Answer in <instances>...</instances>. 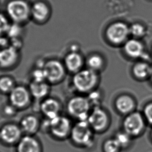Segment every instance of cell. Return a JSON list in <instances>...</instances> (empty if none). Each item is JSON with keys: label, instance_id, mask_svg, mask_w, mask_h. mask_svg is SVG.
<instances>
[{"label": "cell", "instance_id": "obj_13", "mask_svg": "<svg viewBox=\"0 0 152 152\" xmlns=\"http://www.w3.org/2000/svg\"><path fill=\"white\" fill-rule=\"evenodd\" d=\"M61 104L54 97L48 96L42 101L39 105V112L45 118L51 119L61 115Z\"/></svg>", "mask_w": 152, "mask_h": 152}, {"label": "cell", "instance_id": "obj_15", "mask_svg": "<svg viewBox=\"0 0 152 152\" xmlns=\"http://www.w3.org/2000/svg\"><path fill=\"white\" fill-rule=\"evenodd\" d=\"M16 146V152H43L42 144L34 135H23Z\"/></svg>", "mask_w": 152, "mask_h": 152}, {"label": "cell", "instance_id": "obj_12", "mask_svg": "<svg viewBox=\"0 0 152 152\" xmlns=\"http://www.w3.org/2000/svg\"><path fill=\"white\" fill-rule=\"evenodd\" d=\"M20 51L12 46L0 49V68L12 69L18 64L20 61Z\"/></svg>", "mask_w": 152, "mask_h": 152}, {"label": "cell", "instance_id": "obj_5", "mask_svg": "<svg viewBox=\"0 0 152 152\" xmlns=\"http://www.w3.org/2000/svg\"><path fill=\"white\" fill-rule=\"evenodd\" d=\"M93 131L87 121H78L72 126L69 137L77 145L90 147L94 139Z\"/></svg>", "mask_w": 152, "mask_h": 152}, {"label": "cell", "instance_id": "obj_26", "mask_svg": "<svg viewBox=\"0 0 152 152\" xmlns=\"http://www.w3.org/2000/svg\"><path fill=\"white\" fill-rule=\"evenodd\" d=\"M103 61L102 58L97 55L92 56L88 61V64L90 67V69L94 71L101 68L103 65Z\"/></svg>", "mask_w": 152, "mask_h": 152}, {"label": "cell", "instance_id": "obj_20", "mask_svg": "<svg viewBox=\"0 0 152 152\" xmlns=\"http://www.w3.org/2000/svg\"><path fill=\"white\" fill-rule=\"evenodd\" d=\"M124 48L127 54L131 57L137 58L143 55V45L136 39H131L127 41Z\"/></svg>", "mask_w": 152, "mask_h": 152}, {"label": "cell", "instance_id": "obj_32", "mask_svg": "<svg viewBox=\"0 0 152 152\" xmlns=\"http://www.w3.org/2000/svg\"><path fill=\"white\" fill-rule=\"evenodd\" d=\"M10 39L7 36H0V48L4 49L10 46Z\"/></svg>", "mask_w": 152, "mask_h": 152}, {"label": "cell", "instance_id": "obj_22", "mask_svg": "<svg viewBox=\"0 0 152 152\" xmlns=\"http://www.w3.org/2000/svg\"><path fill=\"white\" fill-rule=\"evenodd\" d=\"M16 86L15 80L12 77L4 76L0 77V93L9 95Z\"/></svg>", "mask_w": 152, "mask_h": 152}, {"label": "cell", "instance_id": "obj_31", "mask_svg": "<svg viewBox=\"0 0 152 152\" xmlns=\"http://www.w3.org/2000/svg\"><path fill=\"white\" fill-rule=\"evenodd\" d=\"M143 116L145 121L152 125V102L147 104L144 108Z\"/></svg>", "mask_w": 152, "mask_h": 152}, {"label": "cell", "instance_id": "obj_2", "mask_svg": "<svg viewBox=\"0 0 152 152\" xmlns=\"http://www.w3.org/2000/svg\"><path fill=\"white\" fill-rule=\"evenodd\" d=\"M31 4L26 0H10L5 14L12 23L23 25L31 19Z\"/></svg>", "mask_w": 152, "mask_h": 152}, {"label": "cell", "instance_id": "obj_8", "mask_svg": "<svg viewBox=\"0 0 152 152\" xmlns=\"http://www.w3.org/2000/svg\"><path fill=\"white\" fill-rule=\"evenodd\" d=\"M145 119L143 115L134 112L127 115L123 121L124 132L131 137L139 135L143 132L145 126Z\"/></svg>", "mask_w": 152, "mask_h": 152}, {"label": "cell", "instance_id": "obj_28", "mask_svg": "<svg viewBox=\"0 0 152 152\" xmlns=\"http://www.w3.org/2000/svg\"><path fill=\"white\" fill-rule=\"evenodd\" d=\"M115 138L118 142L121 148H123L126 147L129 145L130 142L131 137L124 131L117 133Z\"/></svg>", "mask_w": 152, "mask_h": 152}, {"label": "cell", "instance_id": "obj_24", "mask_svg": "<svg viewBox=\"0 0 152 152\" xmlns=\"http://www.w3.org/2000/svg\"><path fill=\"white\" fill-rule=\"evenodd\" d=\"M122 148L115 137L106 141L103 144L104 152H119Z\"/></svg>", "mask_w": 152, "mask_h": 152}, {"label": "cell", "instance_id": "obj_21", "mask_svg": "<svg viewBox=\"0 0 152 152\" xmlns=\"http://www.w3.org/2000/svg\"><path fill=\"white\" fill-rule=\"evenodd\" d=\"M152 68L145 63H138L133 67V72L135 77L140 79H144L151 76Z\"/></svg>", "mask_w": 152, "mask_h": 152}, {"label": "cell", "instance_id": "obj_9", "mask_svg": "<svg viewBox=\"0 0 152 152\" xmlns=\"http://www.w3.org/2000/svg\"><path fill=\"white\" fill-rule=\"evenodd\" d=\"M23 134L19 125L7 123L0 128V142L6 145H16Z\"/></svg>", "mask_w": 152, "mask_h": 152}, {"label": "cell", "instance_id": "obj_17", "mask_svg": "<svg viewBox=\"0 0 152 152\" xmlns=\"http://www.w3.org/2000/svg\"><path fill=\"white\" fill-rule=\"evenodd\" d=\"M19 125L25 135H34L41 129V123L38 117L29 114L21 119Z\"/></svg>", "mask_w": 152, "mask_h": 152}, {"label": "cell", "instance_id": "obj_10", "mask_svg": "<svg viewBox=\"0 0 152 152\" xmlns=\"http://www.w3.org/2000/svg\"><path fill=\"white\" fill-rule=\"evenodd\" d=\"M87 121L93 131L101 132L107 127L109 118L105 110L99 106H95L90 113Z\"/></svg>", "mask_w": 152, "mask_h": 152}, {"label": "cell", "instance_id": "obj_23", "mask_svg": "<svg viewBox=\"0 0 152 152\" xmlns=\"http://www.w3.org/2000/svg\"><path fill=\"white\" fill-rule=\"evenodd\" d=\"M23 26L12 22L6 36L10 40L20 38L21 34H23Z\"/></svg>", "mask_w": 152, "mask_h": 152}, {"label": "cell", "instance_id": "obj_34", "mask_svg": "<svg viewBox=\"0 0 152 152\" xmlns=\"http://www.w3.org/2000/svg\"><path fill=\"white\" fill-rule=\"evenodd\" d=\"M151 137H152V132H151Z\"/></svg>", "mask_w": 152, "mask_h": 152}, {"label": "cell", "instance_id": "obj_4", "mask_svg": "<svg viewBox=\"0 0 152 152\" xmlns=\"http://www.w3.org/2000/svg\"><path fill=\"white\" fill-rule=\"evenodd\" d=\"M91 102L88 97L75 96L69 99L67 103V110L70 116L78 121H87L91 111Z\"/></svg>", "mask_w": 152, "mask_h": 152}, {"label": "cell", "instance_id": "obj_16", "mask_svg": "<svg viewBox=\"0 0 152 152\" xmlns=\"http://www.w3.org/2000/svg\"><path fill=\"white\" fill-rule=\"evenodd\" d=\"M28 89L32 99L40 102L49 96L51 92V85L47 81L36 82L31 81Z\"/></svg>", "mask_w": 152, "mask_h": 152}, {"label": "cell", "instance_id": "obj_18", "mask_svg": "<svg viewBox=\"0 0 152 152\" xmlns=\"http://www.w3.org/2000/svg\"><path fill=\"white\" fill-rule=\"evenodd\" d=\"M115 107L121 114L128 115L134 112L135 103L131 96L127 94L120 95L115 101Z\"/></svg>", "mask_w": 152, "mask_h": 152}, {"label": "cell", "instance_id": "obj_25", "mask_svg": "<svg viewBox=\"0 0 152 152\" xmlns=\"http://www.w3.org/2000/svg\"><path fill=\"white\" fill-rule=\"evenodd\" d=\"M11 23L7 14L0 12V36H6Z\"/></svg>", "mask_w": 152, "mask_h": 152}, {"label": "cell", "instance_id": "obj_6", "mask_svg": "<svg viewBox=\"0 0 152 152\" xmlns=\"http://www.w3.org/2000/svg\"><path fill=\"white\" fill-rule=\"evenodd\" d=\"M42 68L46 81L51 85H57L61 83L65 76V67L57 59H49L45 61Z\"/></svg>", "mask_w": 152, "mask_h": 152}, {"label": "cell", "instance_id": "obj_11", "mask_svg": "<svg viewBox=\"0 0 152 152\" xmlns=\"http://www.w3.org/2000/svg\"><path fill=\"white\" fill-rule=\"evenodd\" d=\"M31 19L38 24H44L51 17V7L43 1H37L31 4Z\"/></svg>", "mask_w": 152, "mask_h": 152}, {"label": "cell", "instance_id": "obj_30", "mask_svg": "<svg viewBox=\"0 0 152 152\" xmlns=\"http://www.w3.org/2000/svg\"><path fill=\"white\" fill-rule=\"evenodd\" d=\"M130 33L135 37H141L143 36L145 29L140 24L135 23L133 24L131 27L129 28Z\"/></svg>", "mask_w": 152, "mask_h": 152}, {"label": "cell", "instance_id": "obj_33", "mask_svg": "<svg viewBox=\"0 0 152 152\" xmlns=\"http://www.w3.org/2000/svg\"><path fill=\"white\" fill-rule=\"evenodd\" d=\"M151 78H152V72H151Z\"/></svg>", "mask_w": 152, "mask_h": 152}, {"label": "cell", "instance_id": "obj_27", "mask_svg": "<svg viewBox=\"0 0 152 152\" xmlns=\"http://www.w3.org/2000/svg\"><path fill=\"white\" fill-rule=\"evenodd\" d=\"M31 81H36V82H43V81H47L45 76V72L43 70L42 67H37L34 69L31 74Z\"/></svg>", "mask_w": 152, "mask_h": 152}, {"label": "cell", "instance_id": "obj_7", "mask_svg": "<svg viewBox=\"0 0 152 152\" xmlns=\"http://www.w3.org/2000/svg\"><path fill=\"white\" fill-rule=\"evenodd\" d=\"M32 99L28 88L21 85H16L9 94V103L18 110L29 107Z\"/></svg>", "mask_w": 152, "mask_h": 152}, {"label": "cell", "instance_id": "obj_1", "mask_svg": "<svg viewBox=\"0 0 152 152\" xmlns=\"http://www.w3.org/2000/svg\"><path fill=\"white\" fill-rule=\"evenodd\" d=\"M45 119L43 123H41V129L43 128L44 130L57 140H64L69 137L72 125L68 117L60 115L51 119Z\"/></svg>", "mask_w": 152, "mask_h": 152}, {"label": "cell", "instance_id": "obj_19", "mask_svg": "<svg viewBox=\"0 0 152 152\" xmlns=\"http://www.w3.org/2000/svg\"><path fill=\"white\" fill-rule=\"evenodd\" d=\"M83 64L80 55L75 52L68 54L64 59V66L66 69L72 72H79Z\"/></svg>", "mask_w": 152, "mask_h": 152}, {"label": "cell", "instance_id": "obj_29", "mask_svg": "<svg viewBox=\"0 0 152 152\" xmlns=\"http://www.w3.org/2000/svg\"><path fill=\"white\" fill-rule=\"evenodd\" d=\"M18 110L11 104H7L3 108L2 113L7 117H13L17 115Z\"/></svg>", "mask_w": 152, "mask_h": 152}, {"label": "cell", "instance_id": "obj_3", "mask_svg": "<svg viewBox=\"0 0 152 152\" xmlns=\"http://www.w3.org/2000/svg\"><path fill=\"white\" fill-rule=\"evenodd\" d=\"M98 82V77L94 70L91 69L79 70L72 78V85L76 90L81 93L93 91Z\"/></svg>", "mask_w": 152, "mask_h": 152}, {"label": "cell", "instance_id": "obj_14", "mask_svg": "<svg viewBox=\"0 0 152 152\" xmlns=\"http://www.w3.org/2000/svg\"><path fill=\"white\" fill-rule=\"evenodd\" d=\"M106 33L108 38L111 42L118 44L127 39L130 34V29L125 23L117 22L110 26Z\"/></svg>", "mask_w": 152, "mask_h": 152}]
</instances>
